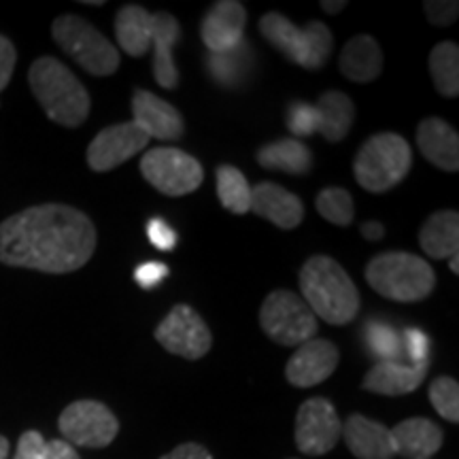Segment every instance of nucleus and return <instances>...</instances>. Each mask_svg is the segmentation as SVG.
<instances>
[{"instance_id":"obj_3","label":"nucleus","mask_w":459,"mask_h":459,"mask_svg":"<svg viewBox=\"0 0 459 459\" xmlns=\"http://www.w3.org/2000/svg\"><path fill=\"white\" fill-rule=\"evenodd\" d=\"M34 99L43 107L51 122L77 128L90 115V94L83 83L74 77L71 68L56 57L45 56L32 62L28 73Z\"/></svg>"},{"instance_id":"obj_12","label":"nucleus","mask_w":459,"mask_h":459,"mask_svg":"<svg viewBox=\"0 0 459 459\" xmlns=\"http://www.w3.org/2000/svg\"><path fill=\"white\" fill-rule=\"evenodd\" d=\"M342 438V421L325 398L302 402L296 415V446L304 455H325Z\"/></svg>"},{"instance_id":"obj_31","label":"nucleus","mask_w":459,"mask_h":459,"mask_svg":"<svg viewBox=\"0 0 459 459\" xmlns=\"http://www.w3.org/2000/svg\"><path fill=\"white\" fill-rule=\"evenodd\" d=\"M315 206H317V213L324 217L325 221L334 223V226L347 228L349 223L353 221V196L342 187L321 189L317 200H315Z\"/></svg>"},{"instance_id":"obj_14","label":"nucleus","mask_w":459,"mask_h":459,"mask_svg":"<svg viewBox=\"0 0 459 459\" xmlns=\"http://www.w3.org/2000/svg\"><path fill=\"white\" fill-rule=\"evenodd\" d=\"M338 359L341 355H338L336 344L315 336L296 347V353L285 366V377L294 387H315L334 375Z\"/></svg>"},{"instance_id":"obj_11","label":"nucleus","mask_w":459,"mask_h":459,"mask_svg":"<svg viewBox=\"0 0 459 459\" xmlns=\"http://www.w3.org/2000/svg\"><path fill=\"white\" fill-rule=\"evenodd\" d=\"M153 336L166 351L186 359L204 358L213 344L209 325L189 304L172 307L170 313L158 324Z\"/></svg>"},{"instance_id":"obj_40","label":"nucleus","mask_w":459,"mask_h":459,"mask_svg":"<svg viewBox=\"0 0 459 459\" xmlns=\"http://www.w3.org/2000/svg\"><path fill=\"white\" fill-rule=\"evenodd\" d=\"M15 60H17V54H15L13 43H11L7 37H3V34H0V91L7 88L11 82V74H13V68H15Z\"/></svg>"},{"instance_id":"obj_28","label":"nucleus","mask_w":459,"mask_h":459,"mask_svg":"<svg viewBox=\"0 0 459 459\" xmlns=\"http://www.w3.org/2000/svg\"><path fill=\"white\" fill-rule=\"evenodd\" d=\"M429 74H432L434 88L445 99L459 96V48L453 41H443L434 45L429 51Z\"/></svg>"},{"instance_id":"obj_1","label":"nucleus","mask_w":459,"mask_h":459,"mask_svg":"<svg viewBox=\"0 0 459 459\" xmlns=\"http://www.w3.org/2000/svg\"><path fill=\"white\" fill-rule=\"evenodd\" d=\"M94 249V223L66 204L30 206L0 223V262L13 268L74 273L91 260Z\"/></svg>"},{"instance_id":"obj_24","label":"nucleus","mask_w":459,"mask_h":459,"mask_svg":"<svg viewBox=\"0 0 459 459\" xmlns=\"http://www.w3.org/2000/svg\"><path fill=\"white\" fill-rule=\"evenodd\" d=\"M153 13L139 4H126L115 15V37L130 57H143L152 49Z\"/></svg>"},{"instance_id":"obj_5","label":"nucleus","mask_w":459,"mask_h":459,"mask_svg":"<svg viewBox=\"0 0 459 459\" xmlns=\"http://www.w3.org/2000/svg\"><path fill=\"white\" fill-rule=\"evenodd\" d=\"M412 166V149L395 132L370 136L355 156V181L370 194H385L406 179Z\"/></svg>"},{"instance_id":"obj_34","label":"nucleus","mask_w":459,"mask_h":459,"mask_svg":"<svg viewBox=\"0 0 459 459\" xmlns=\"http://www.w3.org/2000/svg\"><path fill=\"white\" fill-rule=\"evenodd\" d=\"M287 128L296 136H311L319 130V115L315 105L308 102H291L290 111H287Z\"/></svg>"},{"instance_id":"obj_39","label":"nucleus","mask_w":459,"mask_h":459,"mask_svg":"<svg viewBox=\"0 0 459 459\" xmlns=\"http://www.w3.org/2000/svg\"><path fill=\"white\" fill-rule=\"evenodd\" d=\"M45 438L39 432H30L22 434L20 443H17V453H15V459H43V453H45Z\"/></svg>"},{"instance_id":"obj_38","label":"nucleus","mask_w":459,"mask_h":459,"mask_svg":"<svg viewBox=\"0 0 459 459\" xmlns=\"http://www.w3.org/2000/svg\"><path fill=\"white\" fill-rule=\"evenodd\" d=\"M166 277H169V266L162 262H145L134 271L136 285L143 287V290H153V287H158Z\"/></svg>"},{"instance_id":"obj_25","label":"nucleus","mask_w":459,"mask_h":459,"mask_svg":"<svg viewBox=\"0 0 459 459\" xmlns=\"http://www.w3.org/2000/svg\"><path fill=\"white\" fill-rule=\"evenodd\" d=\"M423 254L432 260H449L459 254V215L457 211H438L429 215L419 232Z\"/></svg>"},{"instance_id":"obj_27","label":"nucleus","mask_w":459,"mask_h":459,"mask_svg":"<svg viewBox=\"0 0 459 459\" xmlns=\"http://www.w3.org/2000/svg\"><path fill=\"white\" fill-rule=\"evenodd\" d=\"M257 162L268 170L307 175L313 169V153L298 139H281L264 145L257 152Z\"/></svg>"},{"instance_id":"obj_33","label":"nucleus","mask_w":459,"mask_h":459,"mask_svg":"<svg viewBox=\"0 0 459 459\" xmlns=\"http://www.w3.org/2000/svg\"><path fill=\"white\" fill-rule=\"evenodd\" d=\"M429 402L446 421H459V385L455 378L438 377L429 383Z\"/></svg>"},{"instance_id":"obj_44","label":"nucleus","mask_w":459,"mask_h":459,"mask_svg":"<svg viewBox=\"0 0 459 459\" xmlns=\"http://www.w3.org/2000/svg\"><path fill=\"white\" fill-rule=\"evenodd\" d=\"M344 7H347V3H344V0H341V3H328V0H324V3H321V9H324L325 13H330V15L341 13Z\"/></svg>"},{"instance_id":"obj_45","label":"nucleus","mask_w":459,"mask_h":459,"mask_svg":"<svg viewBox=\"0 0 459 459\" xmlns=\"http://www.w3.org/2000/svg\"><path fill=\"white\" fill-rule=\"evenodd\" d=\"M9 455V440L4 436H0V459H7Z\"/></svg>"},{"instance_id":"obj_13","label":"nucleus","mask_w":459,"mask_h":459,"mask_svg":"<svg viewBox=\"0 0 459 459\" xmlns=\"http://www.w3.org/2000/svg\"><path fill=\"white\" fill-rule=\"evenodd\" d=\"M149 145V136L134 122L108 126L94 136L88 147V164L96 172H108Z\"/></svg>"},{"instance_id":"obj_35","label":"nucleus","mask_w":459,"mask_h":459,"mask_svg":"<svg viewBox=\"0 0 459 459\" xmlns=\"http://www.w3.org/2000/svg\"><path fill=\"white\" fill-rule=\"evenodd\" d=\"M423 11H426L429 24L446 28L457 20L459 3H455V0H426L423 3Z\"/></svg>"},{"instance_id":"obj_18","label":"nucleus","mask_w":459,"mask_h":459,"mask_svg":"<svg viewBox=\"0 0 459 459\" xmlns=\"http://www.w3.org/2000/svg\"><path fill=\"white\" fill-rule=\"evenodd\" d=\"M342 438L358 459H392L395 445L392 429L355 412L342 423Z\"/></svg>"},{"instance_id":"obj_42","label":"nucleus","mask_w":459,"mask_h":459,"mask_svg":"<svg viewBox=\"0 0 459 459\" xmlns=\"http://www.w3.org/2000/svg\"><path fill=\"white\" fill-rule=\"evenodd\" d=\"M43 459H79L77 451L73 445H68L66 440H51L45 445Z\"/></svg>"},{"instance_id":"obj_15","label":"nucleus","mask_w":459,"mask_h":459,"mask_svg":"<svg viewBox=\"0 0 459 459\" xmlns=\"http://www.w3.org/2000/svg\"><path fill=\"white\" fill-rule=\"evenodd\" d=\"M247 9L238 0H220L206 11L200 24V37L211 54H223L243 41Z\"/></svg>"},{"instance_id":"obj_29","label":"nucleus","mask_w":459,"mask_h":459,"mask_svg":"<svg viewBox=\"0 0 459 459\" xmlns=\"http://www.w3.org/2000/svg\"><path fill=\"white\" fill-rule=\"evenodd\" d=\"M254 56H251V48L243 39L237 48L223 51V54H209L206 57V68H209L211 77L223 88H237L238 83L245 82L249 74V66Z\"/></svg>"},{"instance_id":"obj_36","label":"nucleus","mask_w":459,"mask_h":459,"mask_svg":"<svg viewBox=\"0 0 459 459\" xmlns=\"http://www.w3.org/2000/svg\"><path fill=\"white\" fill-rule=\"evenodd\" d=\"M147 238L160 251H172L177 247V240H179L170 223L162 217H152L147 221Z\"/></svg>"},{"instance_id":"obj_20","label":"nucleus","mask_w":459,"mask_h":459,"mask_svg":"<svg viewBox=\"0 0 459 459\" xmlns=\"http://www.w3.org/2000/svg\"><path fill=\"white\" fill-rule=\"evenodd\" d=\"M181 39V26L175 15L169 11H158L153 13V77L156 83L164 90H175L179 83V71H177L175 60H172V49L177 48Z\"/></svg>"},{"instance_id":"obj_8","label":"nucleus","mask_w":459,"mask_h":459,"mask_svg":"<svg viewBox=\"0 0 459 459\" xmlns=\"http://www.w3.org/2000/svg\"><path fill=\"white\" fill-rule=\"evenodd\" d=\"M260 325L268 338L281 347H300L319 332V324L302 296L294 291L277 290L264 298Z\"/></svg>"},{"instance_id":"obj_4","label":"nucleus","mask_w":459,"mask_h":459,"mask_svg":"<svg viewBox=\"0 0 459 459\" xmlns=\"http://www.w3.org/2000/svg\"><path fill=\"white\" fill-rule=\"evenodd\" d=\"M364 277L378 296L394 302H421L436 287L432 264L406 251H387L366 264Z\"/></svg>"},{"instance_id":"obj_30","label":"nucleus","mask_w":459,"mask_h":459,"mask_svg":"<svg viewBox=\"0 0 459 459\" xmlns=\"http://www.w3.org/2000/svg\"><path fill=\"white\" fill-rule=\"evenodd\" d=\"M217 196L230 213L245 215L251 211V186L237 166L221 164L217 169Z\"/></svg>"},{"instance_id":"obj_7","label":"nucleus","mask_w":459,"mask_h":459,"mask_svg":"<svg viewBox=\"0 0 459 459\" xmlns=\"http://www.w3.org/2000/svg\"><path fill=\"white\" fill-rule=\"evenodd\" d=\"M56 43L83 71L94 77H108L119 68V51L99 28L79 15H60L51 26Z\"/></svg>"},{"instance_id":"obj_41","label":"nucleus","mask_w":459,"mask_h":459,"mask_svg":"<svg viewBox=\"0 0 459 459\" xmlns=\"http://www.w3.org/2000/svg\"><path fill=\"white\" fill-rule=\"evenodd\" d=\"M160 459H213V455H211V453L206 451L203 445L186 443V445L175 446V449H172L170 453H166V455Z\"/></svg>"},{"instance_id":"obj_37","label":"nucleus","mask_w":459,"mask_h":459,"mask_svg":"<svg viewBox=\"0 0 459 459\" xmlns=\"http://www.w3.org/2000/svg\"><path fill=\"white\" fill-rule=\"evenodd\" d=\"M402 351L412 359V364H426L429 361V338L419 328L406 330L402 336Z\"/></svg>"},{"instance_id":"obj_46","label":"nucleus","mask_w":459,"mask_h":459,"mask_svg":"<svg viewBox=\"0 0 459 459\" xmlns=\"http://www.w3.org/2000/svg\"><path fill=\"white\" fill-rule=\"evenodd\" d=\"M457 264H459V257H457V255L449 257V268L453 271V274H457V273H459V266H457Z\"/></svg>"},{"instance_id":"obj_19","label":"nucleus","mask_w":459,"mask_h":459,"mask_svg":"<svg viewBox=\"0 0 459 459\" xmlns=\"http://www.w3.org/2000/svg\"><path fill=\"white\" fill-rule=\"evenodd\" d=\"M417 147L436 169L459 170V136L451 124L440 117H428L417 128Z\"/></svg>"},{"instance_id":"obj_26","label":"nucleus","mask_w":459,"mask_h":459,"mask_svg":"<svg viewBox=\"0 0 459 459\" xmlns=\"http://www.w3.org/2000/svg\"><path fill=\"white\" fill-rule=\"evenodd\" d=\"M319 115V134L330 143H341L351 130L355 119V105L347 94L338 90L324 91L317 105Z\"/></svg>"},{"instance_id":"obj_9","label":"nucleus","mask_w":459,"mask_h":459,"mask_svg":"<svg viewBox=\"0 0 459 459\" xmlns=\"http://www.w3.org/2000/svg\"><path fill=\"white\" fill-rule=\"evenodd\" d=\"M141 172L164 196H187L204 181L203 164L177 147H156L141 160Z\"/></svg>"},{"instance_id":"obj_10","label":"nucleus","mask_w":459,"mask_h":459,"mask_svg":"<svg viewBox=\"0 0 459 459\" xmlns=\"http://www.w3.org/2000/svg\"><path fill=\"white\" fill-rule=\"evenodd\" d=\"M57 426L68 445L88 446V449L108 446L119 432L117 417L96 400L73 402L60 415Z\"/></svg>"},{"instance_id":"obj_32","label":"nucleus","mask_w":459,"mask_h":459,"mask_svg":"<svg viewBox=\"0 0 459 459\" xmlns=\"http://www.w3.org/2000/svg\"><path fill=\"white\" fill-rule=\"evenodd\" d=\"M366 342L370 351L381 361H400L402 358V336L392 325L381 324V321H370L366 325Z\"/></svg>"},{"instance_id":"obj_21","label":"nucleus","mask_w":459,"mask_h":459,"mask_svg":"<svg viewBox=\"0 0 459 459\" xmlns=\"http://www.w3.org/2000/svg\"><path fill=\"white\" fill-rule=\"evenodd\" d=\"M426 364H402V361H378L366 372L361 387L378 395H406L421 385L428 377Z\"/></svg>"},{"instance_id":"obj_6","label":"nucleus","mask_w":459,"mask_h":459,"mask_svg":"<svg viewBox=\"0 0 459 459\" xmlns=\"http://www.w3.org/2000/svg\"><path fill=\"white\" fill-rule=\"evenodd\" d=\"M260 32L287 60L307 71L325 66L334 48V39L324 22H308L304 28H298L285 15L266 13L260 20Z\"/></svg>"},{"instance_id":"obj_17","label":"nucleus","mask_w":459,"mask_h":459,"mask_svg":"<svg viewBox=\"0 0 459 459\" xmlns=\"http://www.w3.org/2000/svg\"><path fill=\"white\" fill-rule=\"evenodd\" d=\"M251 211L281 230H294L304 220L302 200L271 181L251 187Z\"/></svg>"},{"instance_id":"obj_16","label":"nucleus","mask_w":459,"mask_h":459,"mask_svg":"<svg viewBox=\"0 0 459 459\" xmlns=\"http://www.w3.org/2000/svg\"><path fill=\"white\" fill-rule=\"evenodd\" d=\"M132 122L145 132L149 139L179 141L183 136V117L170 102L147 90H136L132 96Z\"/></svg>"},{"instance_id":"obj_2","label":"nucleus","mask_w":459,"mask_h":459,"mask_svg":"<svg viewBox=\"0 0 459 459\" xmlns=\"http://www.w3.org/2000/svg\"><path fill=\"white\" fill-rule=\"evenodd\" d=\"M302 300L315 317L330 325H347L359 313V291L347 271L328 255H313L300 268Z\"/></svg>"},{"instance_id":"obj_22","label":"nucleus","mask_w":459,"mask_h":459,"mask_svg":"<svg viewBox=\"0 0 459 459\" xmlns=\"http://www.w3.org/2000/svg\"><path fill=\"white\" fill-rule=\"evenodd\" d=\"M395 455L406 459H429L443 446L445 434L434 421L423 417H411L392 429Z\"/></svg>"},{"instance_id":"obj_43","label":"nucleus","mask_w":459,"mask_h":459,"mask_svg":"<svg viewBox=\"0 0 459 459\" xmlns=\"http://www.w3.org/2000/svg\"><path fill=\"white\" fill-rule=\"evenodd\" d=\"M361 237L368 240H381L385 237V228L378 221H366L364 226H361Z\"/></svg>"},{"instance_id":"obj_23","label":"nucleus","mask_w":459,"mask_h":459,"mask_svg":"<svg viewBox=\"0 0 459 459\" xmlns=\"http://www.w3.org/2000/svg\"><path fill=\"white\" fill-rule=\"evenodd\" d=\"M341 73L353 83H372L383 73V51L370 34H358L342 48Z\"/></svg>"}]
</instances>
